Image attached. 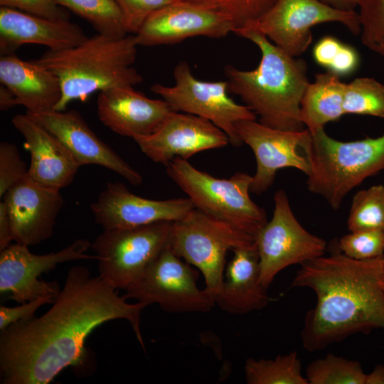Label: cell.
Listing matches in <instances>:
<instances>
[{"label": "cell", "instance_id": "484cf974", "mask_svg": "<svg viewBox=\"0 0 384 384\" xmlns=\"http://www.w3.org/2000/svg\"><path fill=\"white\" fill-rule=\"evenodd\" d=\"M248 384H309L302 373V364L296 351L279 355L274 359L249 358L245 366Z\"/></svg>", "mask_w": 384, "mask_h": 384}, {"label": "cell", "instance_id": "7bdbcfd3", "mask_svg": "<svg viewBox=\"0 0 384 384\" xmlns=\"http://www.w3.org/2000/svg\"><path fill=\"white\" fill-rule=\"evenodd\" d=\"M365 384H384V366L378 364L366 374Z\"/></svg>", "mask_w": 384, "mask_h": 384}, {"label": "cell", "instance_id": "f35d334b", "mask_svg": "<svg viewBox=\"0 0 384 384\" xmlns=\"http://www.w3.org/2000/svg\"><path fill=\"white\" fill-rule=\"evenodd\" d=\"M342 44L343 43L331 36L321 38L314 46L313 58L315 62L328 69Z\"/></svg>", "mask_w": 384, "mask_h": 384}, {"label": "cell", "instance_id": "30bf717a", "mask_svg": "<svg viewBox=\"0 0 384 384\" xmlns=\"http://www.w3.org/2000/svg\"><path fill=\"white\" fill-rule=\"evenodd\" d=\"M175 85L156 83L151 90L164 100L174 110L206 119L222 129L235 146L242 144L235 128L241 120H255L247 106L235 102L229 95L228 81H203L195 78L189 65L180 61L174 69Z\"/></svg>", "mask_w": 384, "mask_h": 384}, {"label": "cell", "instance_id": "836d02e7", "mask_svg": "<svg viewBox=\"0 0 384 384\" xmlns=\"http://www.w3.org/2000/svg\"><path fill=\"white\" fill-rule=\"evenodd\" d=\"M26 164L12 143H0V197L28 174Z\"/></svg>", "mask_w": 384, "mask_h": 384}, {"label": "cell", "instance_id": "44dd1931", "mask_svg": "<svg viewBox=\"0 0 384 384\" xmlns=\"http://www.w3.org/2000/svg\"><path fill=\"white\" fill-rule=\"evenodd\" d=\"M31 156L28 176L38 183L60 190L73 181L80 165L65 144L28 113L12 118Z\"/></svg>", "mask_w": 384, "mask_h": 384}, {"label": "cell", "instance_id": "9c48e42d", "mask_svg": "<svg viewBox=\"0 0 384 384\" xmlns=\"http://www.w3.org/2000/svg\"><path fill=\"white\" fill-rule=\"evenodd\" d=\"M198 272L170 246L161 251L140 277L125 289L124 297L170 313H206L215 304L211 293L198 287Z\"/></svg>", "mask_w": 384, "mask_h": 384}, {"label": "cell", "instance_id": "9a60e30c", "mask_svg": "<svg viewBox=\"0 0 384 384\" xmlns=\"http://www.w3.org/2000/svg\"><path fill=\"white\" fill-rule=\"evenodd\" d=\"M235 128L256 159L250 192L260 195L267 191L273 184L277 172L284 168H294L306 176L309 174L310 166L301 147L308 129L280 130L249 119L237 122Z\"/></svg>", "mask_w": 384, "mask_h": 384}, {"label": "cell", "instance_id": "5bb4252c", "mask_svg": "<svg viewBox=\"0 0 384 384\" xmlns=\"http://www.w3.org/2000/svg\"><path fill=\"white\" fill-rule=\"evenodd\" d=\"M234 29L225 13L206 4L178 1L151 14L134 35L138 46H154L196 36L223 38Z\"/></svg>", "mask_w": 384, "mask_h": 384}, {"label": "cell", "instance_id": "ac0fdd59", "mask_svg": "<svg viewBox=\"0 0 384 384\" xmlns=\"http://www.w3.org/2000/svg\"><path fill=\"white\" fill-rule=\"evenodd\" d=\"M14 241L26 246L50 238L64 200L60 192L43 186L28 174L4 195Z\"/></svg>", "mask_w": 384, "mask_h": 384}, {"label": "cell", "instance_id": "83f0119b", "mask_svg": "<svg viewBox=\"0 0 384 384\" xmlns=\"http://www.w3.org/2000/svg\"><path fill=\"white\" fill-rule=\"evenodd\" d=\"M347 227L350 232L384 230V186H372L353 196Z\"/></svg>", "mask_w": 384, "mask_h": 384}, {"label": "cell", "instance_id": "d6986e66", "mask_svg": "<svg viewBox=\"0 0 384 384\" xmlns=\"http://www.w3.org/2000/svg\"><path fill=\"white\" fill-rule=\"evenodd\" d=\"M28 114L58 138L80 166H102L118 174L132 185L142 183L141 174L102 142L78 111L53 110Z\"/></svg>", "mask_w": 384, "mask_h": 384}, {"label": "cell", "instance_id": "8d00e7d4", "mask_svg": "<svg viewBox=\"0 0 384 384\" xmlns=\"http://www.w3.org/2000/svg\"><path fill=\"white\" fill-rule=\"evenodd\" d=\"M56 297H42L22 303L15 307L0 306V331L19 321L26 320L34 316L36 311L42 305L53 304Z\"/></svg>", "mask_w": 384, "mask_h": 384}, {"label": "cell", "instance_id": "4dcf8cb0", "mask_svg": "<svg viewBox=\"0 0 384 384\" xmlns=\"http://www.w3.org/2000/svg\"><path fill=\"white\" fill-rule=\"evenodd\" d=\"M358 7L362 43L384 57V0H360Z\"/></svg>", "mask_w": 384, "mask_h": 384}, {"label": "cell", "instance_id": "cb8c5ba5", "mask_svg": "<svg viewBox=\"0 0 384 384\" xmlns=\"http://www.w3.org/2000/svg\"><path fill=\"white\" fill-rule=\"evenodd\" d=\"M0 82L13 93L16 105L26 108L28 114L55 110L62 95L55 74L35 60L26 61L15 53L1 55Z\"/></svg>", "mask_w": 384, "mask_h": 384}, {"label": "cell", "instance_id": "4316f807", "mask_svg": "<svg viewBox=\"0 0 384 384\" xmlns=\"http://www.w3.org/2000/svg\"><path fill=\"white\" fill-rule=\"evenodd\" d=\"M88 21L97 33L122 38L127 35L124 16L114 0H55Z\"/></svg>", "mask_w": 384, "mask_h": 384}, {"label": "cell", "instance_id": "52a82bcc", "mask_svg": "<svg viewBox=\"0 0 384 384\" xmlns=\"http://www.w3.org/2000/svg\"><path fill=\"white\" fill-rule=\"evenodd\" d=\"M255 244L253 235L194 208L173 222L170 247L201 271L215 300L223 283L227 252Z\"/></svg>", "mask_w": 384, "mask_h": 384}, {"label": "cell", "instance_id": "2e32d148", "mask_svg": "<svg viewBox=\"0 0 384 384\" xmlns=\"http://www.w3.org/2000/svg\"><path fill=\"white\" fill-rule=\"evenodd\" d=\"M149 159L167 166L175 158L187 160L201 151L224 147L227 134L210 121L174 110L152 134L133 138Z\"/></svg>", "mask_w": 384, "mask_h": 384}, {"label": "cell", "instance_id": "5b68a950", "mask_svg": "<svg viewBox=\"0 0 384 384\" xmlns=\"http://www.w3.org/2000/svg\"><path fill=\"white\" fill-rule=\"evenodd\" d=\"M301 147L310 166L308 190L324 198L334 210L365 179L384 170V134L342 142L324 129L314 133L308 130Z\"/></svg>", "mask_w": 384, "mask_h": 384}, {"label": "cell", "instance_id": "ab89813d", "mask_svg": "<svg viewBox=\"0 0 384 384\" xmlns=\"http://www.w3.org/2000/svg\"><path fill=\"white\" fill-rule=\"evenodd\" d=\"M11 241H14L11 225L3 201L0 202V251L9 247Z\"/></svg>", "mask_w": 384, "mask_h": 384}, {"label": "cell", "instance_id": "603a6c76", "mask_svg": "<svg viewBox=\"0 0 384 384\" xmlns=\"http://www.w3.org/2000/svg\"><path fill=\"white\" fill-rule=\"evenodd\" d=\"M233 256L225 268L223 280L215 302L230 314H245L267 305V289L260 279L257 245L232 250Z\"/></svg>", "mask_w": 384, "mask_h": 384}, {"label": "cell", "instance_id": "e575fe53", "mask_svg": "<svg viewBox=\"0 0 384 384\" xmlns=\"http://www.w3.org/2000/svg\"><path fill=\"white\" fill-rule=\"evenodd\" d=\"M125 21L128 33L136 34L153 12L182 0H114Z\"/></svg>", "mask_w": 384, "mask_h": 384}, {"label": "cell", "instance_id": "ba28073f", "mask_svg": "<svg viewBox=\"0 0 384 384\" xmlns=\"http://www.w3.org/2000/svg\"><path fill=\"white\" fill-rule=\"evenodd\" d=\"M172 225L162 221L104 230L91 243L97 256L99 276L115 289L125 290L170 246Z\"/></svg>", "mask_w": 384, "mask_h": 384}, {"label": "cell", "instance_id": "ee69618b", "mask_svg": "<svg viewBox=\"0 0 384 384\" xmlns=\"http://www.w3.org/2000/svg\"><path fill=\"white\" fill-rule=\"evenodd\" d=\"M380 285L384 292V259H383V267L381 271V274L380 277Z\"/></svg>", "mask_w": 384, "mask_h": 384}, {"label": "cell", "instance_id": "f546056e", "mask_svg": "<svg viewBox=\"0 0 384 384\" xmlns=\"http://www.w3.org/2000/svg\"><path fill=\"white\" fill-rule=\"evenodd\" d=\"M343 109L344 114L384 118V85L366 77L346 83Z\"/></svg>", "mask_w": 384, "mask_h": 384}, {"label": "cell", "instance_id": "7c38bea8", "mask_svg": "<svg viewBox=\"0 0 384 384\" xmlns=\"http://www.w3.org/2000/svg\"><path fill=\"white\" fill-rule=\"evenodd\" d=\"M327 22L342 23L356 36L361 31L356 11L338 10L319 0H277L262 17L243 28L263 34L287 54L297 57L311 43V28Z\"/></svg>", "mask_w": 384, "mask_h": 384}, {"label": "cell", "instance_id": "d6a6232c", "mask_svg": "<svg viewBox=\"0 0 384 384\" xmlns=\"http://www.w3.org/2000/svg\"><path fill=\"white\" fill-rule=\"evenodd\" d=\"M213 7L229 16L241 28L265 14L277 0H182Z\"/></svg>", "mask_w": 384, "mask_h": 384}, {"label": "cell", "instance_id": "d590c367", "mask_svg": "<svg viewBox=\"0 0 384 384\" xmlns=\"http://www.w3.org/2000/svg\"><path fill=\"white\" fill-rule=\"evenodd\" d=\"M1 6L53 20H69L68 12L55 0H0Z\"/></svg>", "mask_w": 384, "mask_h": 384}, {"label": "cell", "instance_id": "b9f144b4", "mask_svg": "<svg viewBox=\"0 0 384 384\" xmlns=\"http://www.w3.org/2000/svg\"><path fill=\"white\" fill-rule=\"evenodd\" d=\"M17 105L13 93L4 85L1 84L0 87V109L6 111Z\"/></svg>", "mask_w": 384, "mask_h": 384}, {"label": "cell", "instance_id": "ffe728a7", "mask_svg": "<svg viewBox=\"0 0 384 384\" xmlns=\"http://www.w3.org/2000/svg\"><path fill=\"white\" fill-rule=\"evenodd\" d=\"M173 111L164 100L149 98L134 86L105 90L97 97V114L102 123L114 132L132 139L154 133Z\"/></svg>", "mask_w": 384, "mask_h": 384}, {"label": "cell", "instance_id": "d4e9b609", "mask_svg": "<svg viewBox=\"0 0 384 384\" xmlns=\"http://www.w3.org/2000/svg\"><path fill=\"white\" fill-rule=\"evenodd\" d=\"M346 83L330 72L315 75L302 97L300 106L301 119L310 133L324 129L331 122L339 119L343 109Z\"/></svg>", "mask_w": 384, "mask_h": 384}, {"label": "cell", "instance_id": "e0dca14e", "mask_svg": "<svg viewBox=\"0 0 384 384\" xmlns=\"http://www.w3.org/2000/svg\"><path fill=\"white\" fill-rule=\"evenodd\" d=\"M187 198L152 200L132 193L124 184L107 183L90 205L95 222L104 230L131 228L162 221L174 222L194 208Z\"/></svg>", "mask_w": 384, "mask_h": 384}, {"label": "cell", "instance_id": "f1b7e54d", "mask_svg": "<svg viewBox=\"0 0 384 384\" xmlns=\"http://www.w3.org/2000/svg\"><path fill=\"white\" fill-rule=\"evenodd\" d=\"M366 375L359 362L330 353L311 362L305 377L309 384H365Z\"/></svg>", "mask_w": 384, "mask_h": 384}, {"label": "cell", "instance_id": "277c9868", "mask_svg": "<svg viewBox=\"0 0 384 384\" xmlns=\"http://www.w3.org/2000/svg\"><path fill=\"white\" fill-rule=\"evenodd\" d=\"M137 46L135 35L114 38L97 33L73 48L48 50L35 60L60 80L62 95L55 110H65L70 102H83L97 91L141 83L142 76L132 66Z\"/></svg>", "mask_w": 384, "mask_h": 384}, {"label": "cell", "instance_id": "7402d4cb", "mask_svg": "<svg viewBox=\"0 0 384 384\" xmlns=\"http://www.w3.org/2000/svg\"><path fill=\"white\" fill-rule=\"evenodd\" d=\"M87 36L69 20H53L16 9L0 8V53L14 54L24 44L43 45L53 51L73 48Z\"/></svg>", "mask_w": 384, "mask_h": 384}, {"label": "cell", "instance_id": "1f68e13d", "mask_svg": "<svg viewBox=\"0 0 384 384\" xmlns=\"http://www.w3.org/2000/svg\"><path fill=\"white\" fill-rule=\"evenodd\" d=\"M339 250L347 257L366 260L384 256V230L350 232L338 241Z\"/></svg>", "mask_w": 384, "mask_h": 384}, {"label": "cell", "instance_id": "6da1fadb", "mask_svg": "<svg viewBox=\"0 0 384 384\" xmlns=\"http://www.w3.org/2000/svg\"><path fill=\"white\" fill-rule=\"evenodd\" d=\"M127 300L87 267H71L48 311L1 331V383L48 384L65 368L83 366L86 338L110 320L129 321L144 349L140 316L149 305Z\"/></svg>", "mask_w": 384, "mask_h": 384}, {"label": "cell", "instance_id": "8fae6325", "mask_svg": "<svg viewBox=\"0 0 384 384\" xmlns=\"http://www.w3.org/2000/svg\"><path fill=\"white\" fill-rule=\"evenodd\" d=\"M274 202L271 220L256 235L260 279L267 288L282 270L323 256L326 250L324 239L299 223L284 190L275 193Z\"/></svg>", "mask_w": 384, "mask_h": 384}, {"label": "cell", "instance_id": "74e56055", "mask_svg": "<svg viewBox=\"0 0 384 384\" xmlns=\"http://www.w3.org/2000/svg\"><path fill=\"white\" fill-rule=\"evenodd\" d=\"M360 63L358 53L353 48L343 43L329 68V71L338 77L348 76L353 73Z\"/></svg>", "mask_w": 384, "mask_h": 384}, {"label": "cell", "instance_id": "60d3db41", "mask_svg": "<svg viewBox=\"0 0 384 384\" xmlns=\"http://www.w3.org/2000/svg\"><path fill=\"white\" fill-rule=\"evenodd\" d=\"M324 4L336 9L344 11H353L358 6L360 0H319Z\"/></svg>", "mask_w": 384, "mask_h": 384}, {"label": "cell", "instance_id": "3957f363", "mask_svg": "<svg viewBox=\"0 0 384 384\" xmlns=\"http://www.w3.org/2000/svg\"><path fill=\"white\" fill-rule=\"evenodd\" d=\"M233 33L255 44L261 59L252 70L225 66L229 93L240 97L265 126L294 132L305 129L300 106L310 83L306 63L289 55L257 31L242 28Z\"/></svg>", "mask_w": 384, "mask_h": 384}, {"label": "cell", "instance_id": "8992f818", "mask_svg": "<svg viewBox=\"0 0 384 384\" xmlns=\"http://www.w3.org/2000/svg\"><path fill=\"white\" fill-rule=\"evenodd\" d=\"M166 166L168 176L199 210L253 235L255 239L267 223L265 210L252 201L249 195L252 176L238 172L229 178H218L178 157Z\"/></svg>", "mask_w": 384, "mask_h": 384}, {"label": "cell", "instance_id": "7a4b0ae2", "mask_svg": "<svg viewBox=\"0 0 384 384\" xmlns=\"http://www.w3.org/2000/svg\"><path fill=\"white\" fill-rule=\"evenodd\" d=\"M383 259L357 260L339 250L301 265L291 287L309 288L316 297L301 331L306 351L324 349L357 333L384 331Z\"/></svg>", "mask_w": 384, "mask_h": 384}, {"label": "cell", "instance_id": "4fadbf2b", "mask_svg": "<svg viewBox=\"0 0 384 384\" xmlns=\"http://www.w3.org/2000/svg\"><path fill=\"white\" fill-rule=\"evenodd\" d=\"M90 247L89 240L77 239L58 252L35 255L26 245L16 242L10 245L0 254L1 295L21 304L42 297H57L60 291L58 283L38 279L41 274L65 262L97 260V255L86 253Z\"/></svg>", "mask_w": 384, "mask_h": 384}]
</instances>
